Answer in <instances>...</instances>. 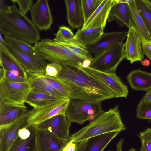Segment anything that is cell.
<instances>
[{"instance_id":"obj_13","label":"cell","mask_w":151,"mask_h":151,"mask_svg":"<svg viewBox=\"0 0 151 151\" xmlns=\"http://www.w3.org/2000/svg\"><path fill=\"white\" fill-rule=\"evenodd\" d=\"M128 32L124 31L104 33L96 42L86 48L94 56L97 55L112 46L123 43Z\"/></svg>"},{"instance_id":"obj_40","label":"cell","mask_w":151,"mask_h":151,"mask_svg":"<svg viewBox=\"0 0 151 151\" xmlns=\"http://www.w3.org/2000/svg\"><path fill=\"white\" fill-rule=\"evenodd\" d=\"M34 126H29L20 129L18 133V137L21 139H25L29 138L32 134Z\"/></svg>"},{"instance_id":"obj_39","label":"cell","mask_w":151,"mask_h":151,"mask_svg":"<svg viewBox=\"0 0 151 151\" xmlns=\"http://www.w3.org/2000/svg\"><path fill=\"white\" fill-rule=\"evenodd\" d=\"M11 1L14 4L17 3L19 6V11L25 15L30 11L33 2L32 0H12Z\"/></svg>"},{"instance_id":"obj_49","label":"cell","mask_w":151,"mask_h":151,"mask_svg":"<svg viewBox=\"0 0 151 151\" xmlns=\"http://www.w3.org/2000/svg\"><path fill=\"white\" fill-rule=\"evenodd\" d=\"M147 1L151 6V0H147Z\"/></svg>"},{"instance_id":"obj_33","label":"cell","mask_w":151,"mask_h":151,"mask_svg":"<svg viewBox=\"0 0 151 151\" xmlns=\"http://www.w3.org/2000/svg\"><path fill=\"white\" fill-rule=\"evenodd\" d=\"M103 0H81L84 24L99 6Z\"/></svg>"},{"instance_id":"obj_43","label":"cell","mask_w":151,"mask_h":151,"mask_svg":"<svg viewBox=\"0 0 151 151\" xmlns=\"http://www.w3.org/2000/svg\"><path fill=\"white\" fill-rule=\"evenodd\" d=\"M87 141L88 139L77 142L76 148L74 151H83Z\"/></svg>"},{"instance_id":"obj_45","label":"cell","mask_w":151,"mask_h":151,"mask_svg":"<svg viewBox=\"0 0 151 151\" xmlns=\"http://www.w3.org/2000/svg\"><path fill=\"white\" fill-rule=\"evenodd\" d=\"M124 141V139H120L119 141L117 142L116 144V151H122V147Z\"/></svg>"},{"instance_id":"obj_47","label":"cell","mask_w":151,"mask_h":151,"mask_svg":"<svg viewBox=\"0 0 151 151\" xmlns=\"http://www.w3.org/2000/svg\"><path fill=\"white\" fill-rule=\"evenodd\" d=\"M140 64L143 66L148 67L150 65V62L148 59H145L141 62Z\"/></svg>"},{"instance_id":"obj_35","label":"cell","mask_w":151,"mask_h":151,"mask_svg":"<svg viewBox=\"0 0 151 151\" xmlns=\"http://www.w3.org/2000/svg\"><path fill=\"white\" fill-rule=\"evenodd\" d=\"M136 117L141 119L151 120V103L145 102L142 99L137 106Z\"/></svg>"},{"instance_id":"obj_25","label":"cell","mask_w":151,"mask_h":151,"mask_svg":"<svg viewBox=\"0 0 151 151\" xmlns=\"http://www.w3.org/2000/svg\"><path fill=\"white\" fill-rule=\"evenodd\" d=\"M119 133V132H112L88 139L83 151H103Z\"/></svg>"},{"instance_id":"obj_11","label":"cell","mask_w":151,"mask_h":151,"mask_svg":"<svg viewBox=\"0 0 151 151\" xmlns=\"http://www.w3.org/2000/svg\"><path fill=\"white\" fill-rule=\"evenodd\" d=\"M29 111L13 122L0 126V151H8L18 137L19 130L29 126Z\"/></svg>"},{"instance_id":"obj_9","label":"cell","mask_w":151,"mask_h":151,"mask_svg":"<svg viewBox=\"0 0 151 151\" xmlns=\"http://www.w3.org/2000/svg\"><path fill=\"white\" fill-rule=\"evenodd\" d=\"M83 68L110 89L113 93L115 98H127L129 93L128 87L116 72H104L90 67Z\"/></svg>"},{"instance_id":"obj_23","label":"cell","mask_w":151,"mask_h":151,"mask_svg":"<svg viewBox=\"0 0 151 151\" xmlns=\"http://www.w3.org/2000/svg\"><path fill=\"white\" fill-rule=\"evenodd\" d=\"M4 40L5 42L10 46L30 56L43 67L48 64L42 59L36 51L33 46L24 41L10 36L5 35Z\"/></svg>"},{"instance_id":"obj_6","label":"cell","mask_w":151,"mask_h":151,"mask_svg":"<svg viewBox=\"0 0 151 151\" xmlns=\"http://www.w3.org/2000/svg\"><path fill=\"white\" fill-rule=\"evenodd\" d=\"M31 90L29 82L16 83L4 77H0V102L25 106V100Z\"/></svg>"},{"instance_id":"obj_31","label":"cell","mask_w":151,"mask_h":151,"mask_svg":"<svg viewBox=\"0 0 151 151\" xmlns=\"http://www.w3.org/2000/svg\"><path fill=\"white\" fill-rule=\"evenodd\" d=\"M135 2L151 36V6L147 0H135Z\"/></svg>"},{"instance_id":"obj_36","label":"cell","mask_w":151,"mask_h":151,"mask_svg":"<svg viewBox=\"0 0 151 151\" xmlns=\"http://www.w3.org/2000/svg\"><path fill=\"white\" fill-rule=\"evenodd\" d=\"M141 141V151H151V128L141 132L138 136Z\"/></svg>"},{"instance_id":"obj_12","label":"cell","mask_w":151,"mask_h":151,"mask_svg":"<svg viewBox=\"0 0 151 151\" xmlns=\"http://www.w3.org/2000/svg\"><path fill=\"white\" fill-rule=\"evenodd\" d=\"M31 20L40 31H47L52 25L53 19L47 0H38L30 10Z\"/></svg>"},{"instance_id":"obj_21","label":"cell","mask_w":151,"mask_h":151,"mask_svg":"<svg viewBox=\"0 0 151 151\" xmlns=\"http://www.w3.org/2000/svg\"><path fill=\"white\" fill-rule=\"evenodd\" d=\"M66 18L69 25L73 29L83 26V17L81 0H65Z\"/></svg>"},{"instance_id":"obj_2","label":"cell","mask_w":151,"mask_h":151,"mask_svg":"<svg viewBox=\"0 0 151 151\" xmlns=\"http://www.w3.org/2000/svg\"><path fill=\"white\" fill-rule=\"evenodd\" d=\"M0 31L4 36L12 37L30 44H35L40 39L37 27L19 11L15 4L5 6L0 10Z\"/></svg>"},{"instance_id":"obj_7","label":"cell","mask_w":151,"mask_h":151,"mask_svg":"<svg viewBox=\"0 0 151 151\" xmlns=\"http://www.w3.org/2000/svg\"><path fill=\"white\" fill-rule=\"evenodd\" d=\"M123 43L112 46L95 55L90 67L106 73L116 72L117 68L124 59Z\"/></svg>"},{"instance_id":"obj_42","label":"cell","mask_w":151,"mask_h":151,"mask_svg":"<svg viewBox=\"0 0 151 151\" xmlns=\"http://www.w3.org/2000/svg\"><path fill=\"white\" fill-rule=\"evenodd\" d=\"M77 143L69 141L62 151H74L76 148Z\"/></svg>"},{"instance_id":"obj_15","label":"cell","mask_w":151,"mask_h":151,"mask_svg":"<svg viewBox=\"0 0 151 151\" xmlns=\"http://www.w3.org/2000/svg\"><path fill=\"white\" fill-rule=\"evenodd\" d=\"M36 129L38 151H62L69 141L47 132Z\"/></svg>"},{"instance_id":"obj_16","label":"cell","mask_w":151,"mask_h":151,"mask_svg":"<svg viewBox=\"0 0 151 151\" xmlns=\"http://www.w3.org/2000/svg\"><path fill=\"white\" fill-rule=\"evenodd\" d=\"M129 0H113V4L109 11L107 21L116 22L119 26L125 25L130 27V10Z\"/></svg>"},{"instance_id":"obj_4","label":"cell","mask_w":151,"mask_h":151,"mask_svg":"<svg viewBox=\"0 0 151 151\" xmlns=\"http://www.w3.org/2000/svg\"><path fill=\"white\" fill-rule=\"evenodd\" d=\"M33 47L42 59L51 62L80 68L85 60L66 46L51 39H42L35 43Z\"/></svg>"},{"instance_id":"obj_19","label":"cell","mask_w":151,"mask_h":151,"mask_svg":"<svg viewBox=\"0 0 151 151\" xmlns=\"http://www.w3.org/2000/svg\"><path fill=\"white\" fill-rule=\"evenodd\" d=\"M29 111L26 106L7 104L0 102V126L13 122Z\"/></svg>"},{"instance_id":"obj_34","label":"cell","mask_w":151,"mask_h":151,"mask_svg":"<svg viewBox=\"0 0 151 151\" xmlns=\"http://www.w3.org/2000/svg\"><path fill=\"white\" fill-rule=\"evenodd\" d=\"M64 45L69 48L73 53L80 57L85 60H88L91 61H93V58L91 52L79 42Z\"/></svg>"},{"instance_id":"obj_18","label":"cell","mask_w":151,"mask_h":151,"mask_svg":"<svg viewBox=\"0 0 151 151\" xmlns=\"http://www.w3.org/2000/svg\"><path fill=\"white\" fill-rule=\"evenodd\" d=\"M128 3L130 10V27L139 37L142 44L151 42V35L138 10L135 0H129Z\"/></svg>"},{"instance_id":"obj_5","label":"cell","mask_w":151,"mask_h":151,"mask_svg":"<svg viewBox=\"0 0 151 151\" xmlns=\"http://www.w3.org/2000/svg\"><path fill=\"white\" fill-rule=\"evenodd\" d=\"M102 101L70 99L65 113L66 118L71 122L80 124L87 121L91 122L104 112Z\"/></svg>"},{"instance_id":"obj_3","label":"cell","mask_w":151,"mask_h":151,"mask_svg":"<svg viewBox=\"0 0 151 151\" xmlns=\"http://www.w3.org/2000/svg\"><path fill=\"white\" fill-rule=\"evenodd\" d=\"M119 106L104 112L86 126L70 136L69 141L78 142L91 138L114 132L125 130Z\"/></svg>"},{"instance_id":"obj_8","label":"cell","mask_w":151,"mask_h":151,"mask_svg":"<svg viewBox=\"0 0 151 151\" xmlns=\"http://www.w3.org/2000/svg\"><path fill=\"white\" fill-rule=\"evenodd\" d=\"M70 99L63 98L29 111L27 122L29 125L36 126L58 115L65 114Z\"/></svg>"},{"instance_id":"obj_44","label":"cell","mask_w":151,"mask_h":151,"mask_svg":"<svg viewBox=\"0 0 151 151\" xmlns=\"http://www.w3.org/2000/svg\"><path fill=\"white\" fill-rule=\"evenodd\" d=\"M146 93L142 99L144 101L151 103V88L146 91Z\"/></svg>"},{"instance_id":"obj_37","label":"cell","mask_w":151,"mask_h":151,"mask_svg":"<svg viewBox=\"0 0 151 151\" xmlns=\"http://www.w3.org/2000/svg\"><path fill=\"white\" fill-rule=\"evenodd\" d=\"M0 77H4L8 81L16 83H25L29 80L24 78L16 75L12 72L4 70L1 68L0 69Z\"/></svg>"},{"instance_id":"obj_46","label":"cell","mask_w":151,"mask_h":151,"mask_svg":"<svg viewBox=\"0 0 151 151\" xmlns=\"http://www.w3.org/2000/svg\"><path fill=\"white\" fill-rule=\"evenodd\" d=\"M91 62L90 60H84L82 64V68H85L90 67Z\"/></svg>"},{"instance_id":"obj_38","label":"cell","mask_w":151,"mask_h":151,"mask_svg":"<svg viewBox=\"0 0 151 151\" xmlns=\"http://www.w3.org/2000/svg\"><path fill=\"white\" fill-rule=\"evenodd\" d=\"M45 73L50 76L56 77L62 69L61 64L51 62L48 63L45 67Z\"/></svg>"},{"instance_id":"obj_27","label":"cell","mask_w":151,"mask_h":151,"mask_svg":"<svg viewBox=\"0 0 151 151\" xmlns=\"http://www.w3.org/2000/svg\"><path fill=\"white\" fill-rule=\"evenodd\" d=\"M28 76L38 79L48 84L61 93L65 97L70 99V93L69 88L57 77H52L45 73H27Z\"/></svg>"},{"instance_id":"obj_48","label":"cell","mask_w":151,"mask_h":151,"mask_svg":"<svg viewBox=\"0 0 151 151\" xmlns=\"http://www.w3.org/2000/svg\"><path fill=\"white\" fill-rule=\"evenodd\" d=\"M128 151H136V150L133 148H131Z\"/></svg>"},{"instance_id":"obj_30","label":"cell","mask_w":151,"mask_h":151,"mask_svg":"<svg viewBox=\"0 0 151 151\" xmlns=\"http://www.w3.org/2000/svg\"><path fill=\"white\" fill-rule=\"evenodd\" d=\"M28 76L31 91L49 94L62 98H68L46 83L34 77Z\"/></svg>"},{"instance_id":"obj_14","label":"cell","mask_w":151,"mask_h":151,"mask_svg":"<svg viewBox=\"0 0 151 151\" xmlns=\"http://www.w3.org/2000/svg\"><path fill=\"white\" fill-rule=\"evenodd\" d=\"M128 29L127 39L124 44V58L129 61L131 64L137 61L142 62L144 54L141 40L132 28Z\"/></svg>"},{"instance_id":"obj_28","label":"cell","mask_w":151,"mask_h":151,"mask_svg":"<svg viewBox=\"0 0 151 151\" xmlns=\"http://www.w3.org/2000/svg\"><path fill=\"white\" fill-rule=\"evenodd\" d=\"M8 151H38L35 126H34L32 134L29 138L23 139L18 137Z\"/></svg>"},{"instance_id":"obj_26","label":"cell","mask_w":151,"mask_h":151,"mask_svg":"<svg viewBox=\"0 0 151 151\" xmlns=\"http://www.w3.org/2000/svg\"><path fill=\"white\" fill-rule=\"evenodd\" d=\"M104 28H91L82 30L79 29L74 35L75 38L86 48L96 42L104 33Z\"/></svg>"},{"instance_id":"obj_29","label":"cell","mask_w":151,"mask_h":151,"mask_svg":"<svg viewBox=\"0 0 151 151\" xmlns=\"http://www.w3.org/2000/svg\"><path fill=\"white\" fill-rule=\"evenodd\" d=\"M63 98L52 94L30 91L25 101L33 108L41 106L51 102Z\"/></svg>"},{"instance_id":"obj_22","label":"cell","mask_w":151,"mask_h":151,"mask_svg":"<svg viewBox=\"0 0 151 151\" xmlns=\"http://www.w3.org/2000/svg\"><path fill=\"white\" fill-rule=\"evenodd\" d=\"M126 78L133 90L147 91L151 88V73L137 69L131 71Z\"/></svg>"},{"instance_id":"obj_17","label":"cell","mask_w":151,"mask_h":151,"mask_svg":"<svg viewBox=\"0 0 151 151\" xmlns=\"http://www.w3.org/2000/svg\"><path fill=\"white\" fill-rule=\"evenodd\" d=\"M113 1L103 0L87 22L83 25L81 30L98 27L105 28L109 11L113 4Z\"/></svg>"},{"instance_id":"obj_1","label":"cell","mask_w":151,"mask_h":151,"mask_svg":"<svg viewBox=\"0 0 151 151\" xmlns=\"http://www.w3.org/2000/svg\"><path fill=\"white\" fill-rule=\"evenodd\" d=\"M61 65L57 77L69 88L70 99L103 101L115 98L110 89L82 68Z\"/></svg>"},{"instance_id":"obj_32","label":"cell","mask_w":151,"mask_h":151,"mask_svg":"<svg viewBox=\"0 0 151 151\" xmlns=\"http://www.w3.org/2000/svg\"><path fill=\"white\" fill-rule=\"evenodd\" d=\"M58 27V32L54 34L55 37L53 40L55 41L65 45L72 43L76 40L72 30L69 27L63 25L59 26Z\"/></svg>"},{"instance_id":"obj_24","label":"cell","mask_w":151,"mask_h":151,"mask_svg":"<svg viewBox=\"0 0 151 151\" xmlns=\"http://www.w3.org/2000/svg\"><path fill=\"white\" fill-rule=\"evenodd\" d=\"M0 65L4 70L29 80L25 69L12 55H8L0 50Z\"/></svg>"},{"instance_id":"obj_20","label":"cell","mask_w":151,"mask_h":151,"mask_svg":"<svg viewBox=\"0 0 151 151\" xmlns=\"http://www.w3.org/2000/svg\"><path fill=\"white\" fill-rule=\"evenodd\" d=\"M5 43L10 53L27 73H45V67L33 58L10 46L5 41Z\"/></svg>"},{"instance_id":"obj_10","label":"cell","mask_w":151,"mask_h":151,"mask_svg":"<svg viewBox=\"0 0 151 151\" xmlns=\"http://www.w3.org/2000/svg\"><path fill=\"white\" fill-rule=\"evenodd\" d=\"M71 122L65 114L53 117L35 126L36 129L47 132L62 139L69 141L70 137L69 128Z\"/></svg>"},{"instance_id":"obj_41","label":"cell","mask_w":151,"mask_h":151,"mask_svg":"<svg viewBox=\"0 0 151 151\" xmlns=\"http://www.w3.org/2000/svg\"><path fill=\"white\" fill-rule=\"evenodd\" d=\"M142 47L144 54L151 60V42L142 44Z\"/></svg>"}]
</instances>
